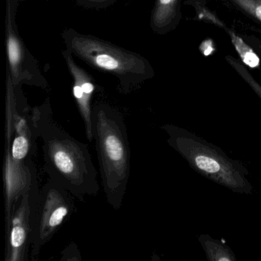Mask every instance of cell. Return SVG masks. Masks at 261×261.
Returning <instances> with one entry per match:
<instances>
[{
	"instance_id": "1",
	"label": "cell",
	"mask_w": 261,
	"mask_h": 261,
	"mask_svg": "<svg viewBox=\"0 0 261 261\" xmlns=\"http://www.w3.org/2000/svg\"><path fill=\"white\" fill-rule=\"evenodd\" d=\"M33 115L42 141L44 170L49 179L79 199L97 195L100 186L88 146L71 137L55 120L49 102L33 108Z\"/></svg>"
},
{
	"instance_id": "2",
	"label": "cell",
	"mask_w": 261,
	"mask_h": 261,
	"mask_svg": "<svg viewBox=\"0 0 261 261\" xmlns=\"http://www.w3.org/2000/svg\"><path fill=\"white\" fill-rule=\"evenodd\" d=\"M93 136L108 204L121 207L130 176V148L123 115L105 103L92 109Z\"/></svg>"
},
{
	"instance_id": "3",
	"label": "cell",
	"mask_w": 261,
	"mask_h": 261,
	"mask_svg": "<svg viewBox=\"0 0 261 261\" xmlns=\"http://www.w3.org/2000/svg\"><path fill=\"white\" fill-rule=\"evenodd\" d=\"M167 142L195 172L233 192L251 194L253 187L247 179L248 171L218 146L180 126L165 124Z\"/></svg>"
},
{
	"instance_id": "4",
	"label": "cell",
	"mask_w": 261,
	"mask_h": 261,
	"mask_svg": "<svg viewBox=\"0 0 261 261\" xmlns=\"http://www.w3.org/2000/svg\"><path fill=\"white\" fill-rule=\"evenodd\" d=\"M67 45L79 59L97 69L108 71L121 81L125 91L154 76L149 62L138 55L91 36L70 33Z\"/></svg>"
},
{
	"instance_id": "5",
	"label": "cell",
	"mask_w": 261,
	"mask_h": 261,
	"mask_svg": "<svg viewBox=\"0 0 261 261\" xmlns=\"http://www.w3.org/2000/svg\"><path fill=\"white\" fill-rule=\"evenodd\" d=\"M10 72L7 74L6 100L5 153L16 162L31 160L39 139L30 108L16 93Z\"/></svg>"
},
{
	"instance_id": "6",
	"label": "cell",
	"mask_w": 261,
	"mask_h": 261,
	"mask_svg": "<svg viewBox=\"0 0 261 261\" xmlns=\"http://www.w3.org/2000/svg\"><path fill=\"white\" fill-rule=\"evenodd\" d=\"M71 194L48 179L40 191L32 233V259L36 260L42 247L56 234L74 209Z\"/></svg>"
},
{
	"instance_id": "7",
	"label": "cell",
	"mask_w": 261,
	"mask_h": 261,
	"mask_svg": "<svg viewBox=\"0 0 261 261\" xmlns=\"http://www.w3.org/2000/svg\"><path fill=\"white\" fill-rule=\"evenodd\" d=\"M41 189L39 182L22 195L6 223L5 261H27Z\"/></svg>"
},
{
	"instance_id": "8",
	"label": "cell",
	"mask_w": 261,
	"mask_h": 261,
	"mask_svg": "<svg viewBox=\"0 0 261 261\" xmlns=\"http://www.w3.org/2000/svg\"><path fill=\"white\" fill-rule=\"evenodd\" d=\"M185 4L190 6L193 9L195 13V20L212 24L227 33L237 54L244 65L250 68H259L260 59L254 49L244 40L242 36H238L233 29L229 28L227 24L224 23L207 7L205 0H187Z\"/></svg>"
},
{
	"instance_id": "9",
	"label": "cell",
	"mask_w": 261,
	"mask_h": 261,
	"mask_svg": "<svg viewBox=\"0 0 261 261\" xmlns=\"http://www.w3.org/2000/svg\"><path fill=\"white\" fill-rule=\"evenodd\" d=\"M67 65L74 80L73 94L79 108L81 117L85 123L87 139L90 142L94 140L92 123V101L94 92V85L92 79L86 71H84L73 60L70 53H63Z\"/></svg>"
},
{
	"instance_id": "10",
	"label": "cell",
	"mask_w": 261,
	"mask_h": 261,
	"mask_svg": "<svg viewBox=\"0 0 261 261\" xmlns=\"http://www.w3.org/2000/svg\"><path fill=\"white\" fill-rule=\"evenodd\" d=\"M11 4L8 0L7 17V48L10 64V75L15 86L18 87L23 81L30 80L28 74L23 71V50L19 37L13 27Z\"/></svg>"
},
{
	"instance_id": "11",
	"label": "cell",
	"mask_w": 261,
	"mask_h": 261,
	"mask_svg": "<svg viewBox=\"0 0 261 261\" xmlns=\"http://www.w3.org/2000/svg\"><path fill=\"white\" fill-rule=\"evenodd\" d=\"M181 0H156L151 18L152 30L166 34L176 29L181 19Z\"/></svg>"
},
{
	"instance_id": "12",
	"label": "cell",
	"mask_w": 261,
	"mask_h": 261,
	"mask_svg": "<svg viewBox=\"0 0 261 261\" xmlns=\"http://www.w3.org/2000/svg\"><path fill=\"white\" fill-rule=\"evenodd\" d=\"M209 261H235L234 253L225 244L213 239L208 235L201 234L198 238Z\"/></svg>"
},
{
	"instance_id": "13",
	"label": "cell",
	"mask_w": 261,
	"mask_h": 261,
	"mask_svg": "<svg viewBox=\"0 0 261 261\" xmlns=\"http://www.w3.org/2000/svg\"><path fill=\"white\" fill-rule=\"evenodd\" d=\"M224 59L261 100V85L252 75L248 67L244 65L239 58L233 57L231 55L226 56Z\"/></svg>"
},
{
	"instance_id": "14",
	"label": "cell",
	"mask_w": 261,
	"mask_h": 261,
	"mask_svg": "<svg viewBox=\"0 0 261 261\" xmlns=\"http://www.w3.org/2000/svg\"><path fill=\"white\" fill-rule=\"evenodd\" d=\"M242 14L261 25V0H225Z\"/></svg>"
},
{
	"instance_id": "15",
	"label": "cell",
	"mask_w": 261,
	"mask_h": 261,
	"mask_svg": "<svg viewBox=\"0 0 261 261\" xmlns=\"http://www.w3.org/2000/svg\"><path fill=\"white\" fill-rule=\"evenodd\" d=\"M62 256L61 260H82V256H81L80 251L79 247L75 243H71L67 246L66 248L62 251Z\"/></svg>"
},
{
	"instance_id": "16",
	"label": "cell",
	"mask_w": 261,
	"mask_h": 261,
	"mask_svg": "<svg viewBox=\"0 0 261 261\" xmlns=\"http://www.w3.org/2000/svg\"><path fill=\"white\" fill-rule=\"evenodd\" d=\"M242 38L256 51L261 60V39L251 35H242Z\"/></svg>"
},
{
	"instance_id": "17",
	"label": "cell",
	"mask_w": 261,
	"mask_h": 261,
	"mask_svg": "<svg viewBox=\"0 0 261 261\" xmlns=\"http://www.w3.org/2000/svg\"><path fill=\"white\" fill-rule=\"evenodd\" d=\"M88 1L93 3H103L105 1H108V0H88Z\"/></svg>"
}]
</instances>
